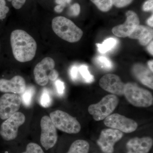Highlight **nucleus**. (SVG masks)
Segmentation results:
<instances>
[{
    "label": "nucleus",
    "instance_id": "obj_24",
    "mask_svg": "<svg viewBox=\"0 0 153 153\" xmlns=\"http://www.w3.org/2000/svg\"><path fill=\"white\" fill-rule=\"evenodd\" d=\"M78 69L80 74L82 75V78L84 79L85 82L87 83H91L93 82L94 80V77L93 75L90 74L88 71L87 66L85 65H81Z\"/></svg>",
    "mask_w": 153,
    "mask_h": 153
},
{
    "label": "nucleus",
    "instance_id": "obj_21",
    "mask_svg": "<svg viewBox=\"0 0 153 153\" xmlns=\"http://www.w3.org/2000/svg\"><path fill=\"white\" fill-rule=\"evenodd\" d=\"M94 62L100 68L105 70H110L113 67L112 62L109 58L104 56H97L95 58Z\"/></svg>",
    "mask_w": 153,
    "mask_h": 153
},
{
    "label": "nucleus",
    "instance_id": "obj_16",
    "mask_svg": "<svg viewBox=\"0 0 153 153\" xmlns=\"http://www.w3.org/2000/svg\"><path fill=\"white\" fill-rule=\"evenodd\" d=\"M132 73L143 84L153 89V72L149 68L142 64L137 63L133 66Z\"/></svg>",
    "mask_w": 153,
    "mask_h": 153
},
{
    "label": "nucleus",
    "instance_id": "obj_6",
    "mask_svg": "<svg viewBox=\"0 0 153 153\" xmlns=\"http://www.w3.org/2000/svg\"><path fill=\"white\" fill-rule=\"evenodd\" d=\"M26 117L22 112L15 113L5 121L0 126V135L6 141L15 140L18 134L19 128L25 123Z\"/></svg>",
    "mask_w": 153,
    "mask_h": 153
},
{
    "label": "nucleus",
    "instance_id": "obj_2",
    "mask_svg": "<svg viewBox=\"0 0 153 153\" xmlns=\"http://www.w3.org/2000/svg\"><path fill=\"white\" fill-rule=\"evenodd\" d=\"M52 30L61 39L70 43H75L80 40L83 32L72 21L63 16L55 17L52 20Z\"/></svg>",
    "mask_w": 153,
    "mask_h": 153
},
{
    "label": "nucleus",
    "instance_id": "obj_8",
    "mask_svg": "<svg viewBox=\"0 0 153 153\" xmlns=\"http://www.w3.org/2000/svg\"><path fill=\"white\" fill-rule=\"evenodd\" d=\"M104 123L108 127L126 133L133 132L138 127L136 122L119 114L110 115L105 119Z\"/></svg>",
    "mask_w": 153,
    "mask_h": 153
},
{
    "label": "nucleus",
    "instance_id": "obj_11",
    "mask_svg": "<svg viewBox=\"0 0 153 153\" xmlns=\"http://www.w3.org/2000/svg\"><path fill=\"white\" fill-rule=\"evenodd\" d=\"M55 67L54 60L50 57L44 58L34 68V78L38 85L44 86L49 82V72Z\"/></svg>",
    "mask_w": 153,
    "mask_h": 153
},
{
    "label": "nucleus",
    "instance_id": "obj_3",
    "mask_svg": "<svg viewBox=\"0 0 153 153\" xmlns=\"http://www.w3.org/2000/svg\"><path fill=\"white\" fill-rule=\"evenodd\" d=\"M124 95L131 104L137 107L146 108L153 105V97L150 91L135 83L125 84Z\"/></svg>",
    "mask_w": 153,
    "mask_h": 153
},
{
    "label": "nucleus",
    "instance_id": "obj_20",
    "mask_svg": "<svg viewBox=\"0 0 153 153\" xmlns=\"http://www.w3.org/2000/svg\"><path fill=\"white\" fill-rule=\"evenodd\" d=\"M35 93V88L33 86H29L26 88V90L22 94L21 97L22 102L25 106L29 107L31 105Z\"/></svg>",
    "mask_w": 153,
    "mask_h": 153
},
{
    "label": "nucleus",
    "instance_id": "obj_38",
    "mask_svg": "<svg viewBox=\"0 0 153 153\" xmlns=\"http://www.w3.org/2000/svg\"><path fill=\"white\" fill-rule=\"evenodd\" d=\"M148 66L149 69L151 70L152 72H153V60H149L148 62Z\"/></svg>",
    "mask_w": 153,
    "mask_h": 153
},
{
    "label": "nucleus",
    "instance_id": "obj_1",
    "mask_svg": "<svg viewBox=\"0 0 153 153\" xmlns=\"http://www.w3.org/2000/svg\"><path fill=\"white\" fill-rule=\"evenodd\" d=\"M11 46L15 59L21 63L29 62L36 55L37 44L35 39L24 30H16L11 33Z\"/></svg>",
    "mask_w": 153,
    "mask_h": 153
},
{
    "label": "nucleus",
    "instance_id": "obj_32",
    "mask_svg": "<svg viewBox=\"0 0 153 153\" xmlns=\"http://www.w3.org/2000/svg\"><path fill=\"white\" fill-rule=\"evenodd\" d=\"M153 0H148L144 4L143 6V10L145 12L153 11Z\"/></svg>",
    "mask_w": 153,
    "mask_h": 153
},
{
    "label": "nucleus",
    "instance_id": "obj_18",
    "mask_svg": "<svg viewBox=\"0 0 153 153\" xmlns=\"http://www.w3.org/2000/svg\"><path fill=\"white\" fill-rule=\"evenodd\" d=\"M90 148L88 143L85 140H78L71 144L66 153H88Z\"/></svg>",
    "mask_w": 153,
    "mask_h": 153
},
{
    "label": "nucleus",
    "instance_id": "obj_34",
    "mask_svg": "<svg viewBox=\"0 0 153 153\" xmlns=\"http://www.w3.org/2000/svg\"><path fill=\"white\" fill-rule=\"evenodd\" d=\"M71 1V0H56L55 1V2L57 4L65 7L67 4H69Z\"/></svg>",
    "mask_w": 153,
    "mask_h": 153
},
{
    "label": "nucleus",
    "instance_id": "obj_10",
    "mask_svg": "<svg viewBox=\"0 0 153 153\" xmlns=\"http://www.w3.org/2000/svg\"><path fill=\"white\" fill-rule=\"evenodd\" d=\"M123 132L113 128L102 130L97 143L104 153H113L116 143L121 139Z\"/></svg>",
    "mask_w": 153,
    "mask_h": 153
},
{
    "label": "nucleus",
    "instance_id": "obj_23",
    "mask_svg": "<svg viewBox=\"0 0 153 153\" xmlns=\"http://www.w3.org/2000/svg\"><path fill=\"white\" fill-rule=\"evenodd\" d=\"M40 103L41 106L44 108L49 107L52 105V97L49 91L46 88H44L42 91L40 98Z\"/></svg>",
    "mask_w": 153,
    "mask_h": 153
},
{
    "label": "nucleus",
    "instance_id": "obj_31",
    "mask_svg": "<svg viewBox=\"0 0 153 153\" xmlns=\"http://www.w3.org/2000/svg\"><path fill=\"white\" fill-rule=\"evenodd\" d=\"M79 69L77 66H72L70 70V74L72 80L75 81L76 80L78 76V73Z\"/></svg>",
    "mask_w": 153,
    "mask_h": 153
},
{
    "label": "nucleus",
    "instance_id": "obj_7",
    "mask_svg": "<svg viewBox=\"0 0 153 153\" xmlns=\"http://www.w3.org/2000/svg\"><path fill=\"white\" fill-rule=\"evenodd\" d=\"M41 134L40 141L45 149L53 148L57 140L56 128L49 117L44 116L41 120Z\"/></svg>",
    "mask_w": 153,
    "mask_h": 153
},
{
    "label": "nucleus",
    "instance_id": "obj_22",
    "mask_svg": "<svg viewBox=\"0 0 153 153\" xmlns=\"http://www.w3.org/2000/svg\"><path fill=\"white\" fill-rule=\"evenodd\" d=\"M99 10L103 12L110 10L113 6L112 0H91Z\"/></svg>",
    "mask_w": 153,
    "mask_h": 153
},
{
    "label": "nucleus",
    "instance_id": "obj_30",
    "mask_svg": "<svg viewBox=\"0 0 153 153\" xmlns=\"http://www.w3.org/2000/svg\"><path fill=\"white\" fill-rule=\"evenodd\" d=\"M55 85L58 93L60 95L63 94L65 90V85L63 82L58 79L55 82Z\"/></svg>",
    "mask_w": 153,
    "mask_h": 153
},
{
    "label": "nucleus",
    "instance_id": "obj_37",
    "mask_svg": "<svg viewBox=\"0 0 153 153\" xmlns=\"http://www.w3.org/2000/svg\"><path fill=\"white\" fill-rule=\"evenodd\" d=\"M153 15H152V16L149 19H148L147 22V23L148 25H149V27H153Z\"/></svg>",
    "mask_w": 153,
    "mask_h": 153
},
{
    "label": "nucleus",
    "instance_id": "obj_28",
    "mask_svg": "<svg viewBox=\"0 0 153 153\" xmlns=\"http://www.w3.org/2000/svg\"><path fill=\"white\" fill-rule=\"evenodd\" d=\"M80 11V6L79 4L75 3L70 8V15L74 16H76L79 15Z\"/></svg>",
    "mask_w": 153,
    "mask_h": 153
},
{
    "label": "nucleus",
    "instance_id": "obj_36",
    "mask_svg": "<svg viewBox=\"0 0 153 153\" xmlns=\"http://www.w3.org/2000/svg\"><path fill=\"white\" fill-rule=\"evenodd\" d=\"M153 41H151L149 43V46H148L147 49L148 51L149 52L150 54L151 55H153Z\"/></svg>",
    "mask_w": 153,
    "mask_h": 153
},
{
    "label": "nucleus",
    "instance_id": "obj_12",
    "mask_svg": "<svg viewBox=\"0 0 153 153\" xmlns=\"http://www.w3.org/2000/svg\"><path fill=\"white\" fill-rule=\"evenodd\" d=\"M126 20L123 24L116 26L112 29V32L115 36L120 38L128 37L140 25L139 18L137 15L132 11H128L126 13Z\"/></svg>",
    "mask_w": 153,
    "mask_h": 153
},
{
    "label": "nucleus",
    "instance_id": "obj_35",
    "mask_svg": "<svg viewBox=\"0 0 153 153\" xmlns=\"http://www.w3.org/2000/svg\"><path fill=\"white\" fill-rule=\"evenodd\" d=\"M64 7H64V6L59 5H57L55 7L54 10L57 13H60L63 11Z\"/></svg>",
    "mask_w": 153,
    "mask_h": 153
},
{
    "label": "nucleus",
    "instance_id": "obj_26",
    "mask_svg": "<svg viewBox=\"0 0 153 153\" xmlns=\"http://www.w3.org/2000/svg\"><path fill=\"white\" fill-rule=\"evenodd\" d=\"M9 10V8L6 6L5 0H0V20L5 19Z\"/></svg>",
    "mask_w": 153,
    "mask_h": 153
},
{
    "label": "nucleus",
    "instance_id": "obj_5",
    "mask_svg": "<svg viewBox=\"0 0 153 153\" xmlns=\"http://www.w3.org/2000/svg\"><path fill=\"white\" fill-rule=\"evenodd\" d=\"M49 117L56 128L61 131L75 134L81 130V125L76 118L63 111H53L50 114Z\"/></svg>",
    "mask_w": 153,
    "mask_h": 153
},
{
    "label": "nucleus",
    "instance_id": "obj_33",
    "mask_svg": "<svg viewBox=\"0 0 153 153\" xmlns=\"http://www.w3.org/2000/svg\"><path fill=\"white\" fill-rule=\"evenodd\" d=\"M59 76L58 71L55 69H53L49 72V79L51 81H55Z\"/></svg>",
    "mask_w": 153,
    "mask_h": 153
},
{
    "label": "nucleus",
    "instance_id": "obj_4",
    "mask_svg": "<svg viewBox=\"0 0 153 153\" xmlns=\"http://www.w3.org/2000/svg\"><path fill=\"white\" fill-rule=\"evenodd\" d=\"M118 103L119 99L116 95L108 94L98 103L89 105L88 112L94 120L97 121L103 120L114 111Z\"/></svg>",
    "mask_w": 153,
    "mask_h": 153
},
{
    "label": "nucleus",
    "instance_id": "obj_13",
    "mask_svg": "<svg viewBox=\"0 0 153 153\" xmlns=\"http://www.w3.org/2000/svg\"><path fill=\"white\" fill-rule=\"evenodd\" d=\"M99 85L102 89L114 95H124L125 84L116 74H105L100 78Z\"/></svg>",
    "mask_w": 153,
    "mask_h": 153
},
{
    "label": "nucleus",
    "instance_id": "obj_27",
    "mask_svg": "<svg viewBox=\"0 0 153 153\" xmlns=\"http://www.w3.org/2000/svg\"><path fill=\"white\" fill-rule=\"evenodd\" d=\"M133 0H112L113 5L118 8H123L131 4Z\"/></svg>",
    "mask_w": 153,
    "mask_h": 153
},
{
    "label": "nucleus",
    "instance_id": "obj_25",
    "mask_svg": "<svg viewBox=\"0 0 153 153\" xmlns=\"http://www.w3.org/2000/svg\"><path fill=\"white\" fill-rule=\"evenodd\" d=\"M22 153H44V152L38 144L30 143L27 145L26 151Z\"/></svg>",
    "mask_w": 153,
    "mask_h": 153
},
{
    "label": "nucleus",
    "instance_id": "obj_29",
    "mask_svg": "<svg viewBox=\"0 0 153 153\" xmlns=\"http://www.w3.org/2000/svg\"><path fill=\"white\" fill-rule=\"evenodd\" d=\"M9 1H12V5L15 9L19 10L21 9L25 4L26 0H7Z\"/></svg>",
    "mask_w": 153,
    "mask_h": 153
},
{
    "label": "nucleus",
    "instance_id": "obj_17",
    "mask_svg": "<svg viewBox=\"0 0 153 153\" xmlns=\"http://www.w3.org/2000/svg\"><path fill=\"white\" fill-rule=\"evenodd\" d=\"M128 37L131 39H137L141 45L146 46L153 39V30L147 26L139 25Z\"/></svg>",
    "mask_w": 153,
    "mask_h": 153
},
{
    "label": "nucleus",
    "instance_id": "obj_9",
    "mask_svg": "<svg viewBox=\"0 0 153 153\" xmlns=\"http://www.w3.org/2000/svg\"><path fill=\"white\" fill-rule=\"evenodd\" d=\"M22 100L17 94L5 93L0 97V118L5 120L18 112Z\"/></svg>",
    "mask_w": 153,
    "mask_h": 153
},
{
    "label": "nucleus",
    "instance_id": "obj_14",
    "mask_svg": "<svg viewBox=\"0 0 153 153\" xmlns=\"http://www.w3.org/2000/svg\"><path fill=\"white\" fill-rule=\"evenodd\" d=\"M26 88L25 79L20 75H16L10 79H0V91L3 93L22 94Z\"/></svg>",
    "mask_w": 153,
    "mask_h": 153
},
{
    "label": "nucleus",
    "instance_id": "obj_15",
    "mask_svg": "<svg viewBox=\"0 0 153 153\" xmlns=\"http://www.w3.org/2000/svg\"><path fill=\"white\" fill-rule=\"evenodd\" d=\"M153 144V139L150 137L133 138L127 143V153H148Z\"/></svg>",
    "mask_w": 153,
    "mask_h": 153
},
{
    "label": "nucleus",
    "instance_id": "obj_19",
    "mask_svg": "<svg viewBox=\"0 0 153 153\" xmlns=\"http://www.w3.org/2000/svg\"><path fill=\"white\" fill-rule=\"evenodd\" d=\"M118 40L116 38H110L103 41L102 44H97L99 52L104 54L114 49L117 44Z\"/></svg>",
    "mask_w": 153,
    "mask_h": 153
}]
</instances>
